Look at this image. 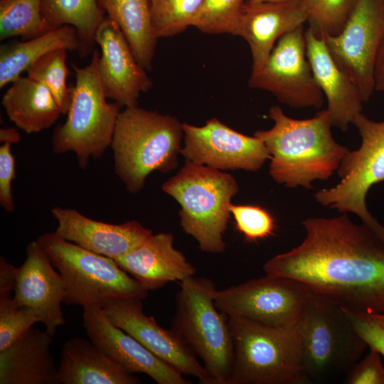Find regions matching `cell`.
<instances>
[{
  "label": "cell",
  "mask_w": 384,
  "mask_h": 384,
  "mask_svg": "<svg viewBox=\"0 0 384 384\" xmlns=\"http://www.w3.org/2000/svg\"><path fill=\"white\" fill-rule=\"evenodd\" d=\"M250 1L276 2V1H295V0H250Z\"/></svg>",
  "instance_id": "b9f144b4"
},
{
  "label": "cell",
  "mask_w": 384,
  "mask_h": 384,
  "mask_svg": "<svg viewBox=\"0 0 384 384\" xmlns=\"http://www.w3.org/2000/svg\"><path fill=\"white\" fill-rule=\"evenodd\" d=\"M59 384H139L141 380L90 340L75 336L63 346Z\"/></svg>",
  "instance_id": "cb8c5ba5"
},
{
  "label": "cell",
  "mask_w": 384,
  "mask_h": 384,
  "mask_svg": "<svg viewBox=\"0 0 384 384\" xmlns=\"http://www.w3.org/2000/svg\"><path fill=\"white\" fill-rule=\"evenodd\" d=\"M52 338L46 331L31 327L0 351V384H59Z\"/></svg>",
  "instance_id": "603a6c76"
},
{
  "label": "cell",
  "mask_w": 384,
  "mask_h": 384,
  "mask_svg": "<svg viewBox=\"0 0 384 384\" xmlns=\"http://www.w3.org/2000/svg\"><path fill=\"white\" fill-rule=\"evenodd\" d=\"M306 56L314 77L327 102L333 127L346 132L365 102L358 87L338 65L324 40L310 28L305 31Z\"/></svg>",
  "instance_id": "ffe728a7"
},
{
  "label": "cell",
  "mask_w": 384,
  "mask_h": 384,
  "mask_svg": "<svg viewBox=\"0 0 384 384\" xmlns=\"http://www.w3.org/2000/svg\"><path fill=\"white\" fill-rule=\"evenodd\" d=\"M41 13L51 29L64 25L76 29L80 57L85 58L93 52L97 30L105 18L97 0H42Z\"/></svg>",
  "instance_id": "83f0119b"
},
{
  "label": "cell",
  "mask_w": 384,
  "mask_h": 384,
  "mask_svg": "<svg viewBox=\"0 0 384 384\" xmlns=\"http://www.w3.org/2000/svg\"><path fill=\"white\" fill-rule=\"evenodd\" d=\"M1 105L9 119L27 134L51 127L63 114L50 90L28 76H20L11 82Z\"/></svg>",
  "instance_id": "d4e9b609"
},
{
  "label": "cell",
  "mask_w": 384,
  "mask_h": 384,
  "mask_svg": "<svg viewBox=\"0 0 384 384\" xmlns=\"http://www.w3.org/2000/svg\"><path fill=\"white\" fill-rule=\"evenodd\" d=\"M236 229L249 242H256L273 235L276 222L265 208L257 205H229Z\"/></svg>",
  "instance_id": "e575fe53"
},
{
  "label": "cell",
  "mask_w": 384,
  "mask_h": 384,
  "mask_svg": "<svg viewBox=\"0 0 384 384\" xmlns=\"http://www.w3.org/2000/svg\"><path fill=\"white\" fill-rule=\"evenodd\" d=\"M216 290L204 277L181 282L171 329L203 361L214 384H229L234 347L228 316L215 304Z\"/></svg>",
  "instance_id": "8992f818"
},
{
  "label": "cell",
  "mask_w": 384,
  "mask_h": 384,
  "mask_svg": "<svg viewBox=\"0 0 384 384\" xmlns=\"http://www.w3.org/2000/svg\"><path fill=\"white\" fill-rule=\"evenodd\" d=\"M234 356L229 384L309 383L297 326L275 328L228 317Z\"/></svg>",
  "instance_id": "52a82bcc"
},
{
  "label": "cell",
  "mask_w": 384,
  "mask_h": 384,
  "mask_svg": "<svg viewBox=\"0 0 384 384\" xmlns=\"http://www.w3.org/2000/svg\"><path fill=\"white\" fill-rule=\"evenodd\" d=\"M82 326L93 343L129 373H145L158 384L191 383L183 374L111 323L102 307H83Z\"/></svg>",
  "instance_id": "e0dca14e"
},
{
  "label": "cell",
  "mask_w": 384,
  "mask_h": 384,
  "mask_svg": "<svg viewBox=\"0 0 384 384\" xmlns=\"http://www.w3.org/2000/svg\"><path fill=\"white\" fill-rule=\"evenodd\" d=\"M302 242L263 265L355 312L384 313V238L347 213L309 218Z\"/></svg>",
  "instance_id": "6da1fadb"
},
{
  "label": "cell",
  "mask_w": 384,
  "mask_h": 384,
  "mask_svg": "<svg viewBox=\"0 0 384 384\" xmlns=\"http://www.w3.org/2000/svg\"><path fill=\"white\" fill-rule=\"evenodd\" d=\"M296 279L267 274L217 289L215 304L228 317L245 319L275 328L295 327L311 294Z\"/></svg>",
  "instance_id": "8fae6325"
},
{
  "label": "cell",
  "mask_w": 384,
  "mask_h": 384,
  "mask_svg": "<svg viewBox=\"0 0 384 384\" xmlns=\"http://www.w3.org/2000/svg\"><path fill=\"white\" fill-rule=\"evenodd\" d=\"M26 255L17 270L13 298L18 305L34 310L46 331L53 337L57 328L65 322L61 309L66 294L63 279L37 240L26 245Z\"/></svg>",
  "instance_id": "ac0fdd59"
},
{
  "label": "cell",
  "mask_w": 384,
  "mask_h": 384,
  "mask_svg": "<svg viewBox=\"0 0 384 384\" xmlns=\"http://www.w3.org/2000/svg\"><path fill=\"white\" fill-rule=\"evenodd\" d=\"M356 0H299L309 27L317 36H336L343 29Z\"/></svg>",
  "instance_id": "d6a6232c"
},
{
  "label": "cell",
  "mask_w": 384,
  "mask_h": 384,
  "mask_svg": "<svg viewBox=\"0 0 384 384\" xmlns=\"http://www.w3.org/2000/svg\"><path fill=\"white\" fill-rule=\"evenodd\" d=\"M79 48L76 29L70 25L55 28L23 42L2 44L0 47V88L20 77L46 53L60 48L78 51Z\"/></svg>",
  "instance_id": "4316f807"
},
{
  "label": "cell",
  "mask_w": 384,
  "mask_h": 384,
  "mask_svg": "<svg viewBox=\"0 0 384 384\" xmlns=\"http://www.w3.org/2000/svg\"><path fill=\"white\" fill-rule=\"evenodd\" d=\"M58 225L56 234L86 250L115 260L137 247L153 233L137 220L112 224L90 218L78 210L50 209Z\"/></svg>",
  "instance_id": "d6986e66"
},
{
  "label": "cell",
  "mask_w": 384,
  "mask_h": 384,
  "mask_svg": "<svg viewBox=\"0 0 384 384\" xmlns=\"http://www.w3.org/2000/svg\"><path fill=\"white\" fill-rule=\"evenodd\" d=\"M269 117L273 127L258 130L254 136L269 151L271 177L286 187L310 189L314 181L327 180L349 150L334 139L326 110L313 117L297 119L285 114L280 107L272 106Z\"/></svg>",
  "instance_id": "7a4b0ae2"
},
{
  "label": "cell",
  "mask_w": 384,
  "mask_h": 384,
  "mask_svg": "<svg viewBox=\"0 0 384 384\" xmlns=\"http://www.w3.org/2000/svg\"><path fill=\"white\" fill-rule=\"evenodd\" d=\"M343 308L368 346L384 357V313H361Z\"/></svg>",
  "instance_id": "d590c367"
},
{
  "label": "cell",
  "mask_w": 384,
  "mask_h": 384,
  "mask_svg": "<svg viewBox=\"0 0 384 384\" xmlns=\"http://www.w3.org/2000/svg\"><path fill=\"white\" fill-rule=\"evenodd\" d=\"M307 20V14L299 0L276 2L246 0L239 36L250 46L252 72L262 67L275 43L282 36L304 25Z\"/></svg>",
  "instance_id": "44dd1931"
},
{
  "label": "cell",
  "mask_w": 384,
  "mask_h": 384,
  "mask_svg": "<svg viewBox=\"0 0 384 384\" xmlns=\"http://www.w3.org/2000/svg\"><path fill=\"white\" fill-rule=\"evenodd\" d=\"M331 56L358 87L364 102L374 90L373 65L384 38V0H356L336 36L321 33Z\"/></svg>",
  "instance_id": "4fadbf2b"
},
{
  "label": "cell",
  "mask_w": 384,
  "mask_h": 384,
  "mask_svg": "<svg viewBox=\"0 0 384 384\" xmlns=\"http://www.w3.org/2000/svg\"><path fill=\"white\" fill-rule=\"evenodd\" d=\"M11 146L8 143L0 146V206L8 213L15 209L11 183L16 177V161Z\"/></svg>",
  "instance_id": "74e56055"
},
{
  "label": "cell",
  "mask_w": 384,
  "mask_h": 384,
  "mask_svg": "<svg viewBox=\"0 0 384 384\" xmlns=\"http://www.w3.org/2000/svg\"><path fill=\"white\" fill-rule=\"evenodd\" d=\"M369 351L343 378L346 384H384V366L381 354L368 347Z\"/></svg>",
  "instance_id": "8d00e7d4"
},
{
  "label": "cell",
  "mask_w": 384,
  "mask_h": 384,
  "mask_svg": "<svg viewBox=\"0 0 384 384\" xmlns=\"http://www.w3.org/2000/svg\"><path fill=\"white\" fill-rule=\"evenodd\" d=\"M184 146L180 154L195 164L218 170L256 171L270 159L258 137L240 133L216 118L201 127L183 124Z\"/></svg>",
  "instance_id": "5bb4252c"
},
{
  "label": "cell",
  "mask_w": 384,
  "mask_h": 384,
  "mask_svg": "<svg viewBox=\"0 0 384 384\" xmlns=\"http://www.w3.org/2000/svg\"><path fill=\"white\" fill-rule=\"evenodd\" d=\"M246 0H203L191 26L206 33L239 36L240 23Z\"/></svg>",
  "instance_id": "4dcf8cb0"
},
{
  "label": "cell",
  "mask_w": 384,
  "mask_h": 384,
  "mask_svg": "<svg viewBox=\"0 0 384 384\" xmlns=\"http://www.w3.org/2000/svg\"><path fill=\"white\" fill-rule=\"evenodd\" d=\"M361 136V144L355 151L348 150L337 173L339 182L314 194L316 201L339 213H352L362 223L384 238V226L369 212L366 196L375 184L384 181V121L368 119L363 112L353 123Z\"/></svg>",
  "instance_id": "30bf717a"
},
{
  "label": "cell",
  "mask_w": 384,
  "mask_h": 384,
  "mask_svg": "<svg viewBox=\"0 0 384 384\" xmlns=\"http://www.w3.org/2000/svg\"><path fill=\"white\" fill-rule=\"evenodd\" d=\"M249 87L272 93L293 108H320L324 95L306 56L304 25L282 36L262 67L252 72Z\"/></svg>",
  "instance_id": "7c38bea8"
},
{
  "label": "cell",
  "mask_w": 384,
  "mask_h": 384,
  "mask_svg": "<svg viewBox=\"0 0 384 384\" xmlns=\"http://www.w3.org/2000/svg\"><path fill=\"white\" fill-rule=\"evenodd\" d=\"M161 188L180 205V225L200 249L223 252V235L231 215L229 205L239 190L235 178L220 170L186 161Z\"/></svg>",
  "instance_id": "5b68a950"
},
{
  "label": "cell",
  "mask_w": 384,
  "mask_h": 384,
  "mask_svg": "<svg viewBox=\"0 0 384 384\" xmlns=\"http://www.w3.org/2000/svg\"><path fill=\"white\" fill-rule=\"evenodd\" d=\"M18 267L9 263L4 256L0 257V297L11 296L15 289Z\"/></svg>",
  "instance_id": "f35d334b"
},
{
  "label": "cell",
  "mask_w": 384,
  "mask_h": 384,
  "mask_svg": "<svg viewBox=\"0 0 384 384\" xmlns=\"http://www.w3.org/2000/svg\"><path fill=\"white\" fill-rule=\"evenodd\" d=\"M120 28L137 61L146 71L152 70L157 38L149 0H97Z\"/></svg>",
  "instance_id": "484cf974"
},
{
  "label": "cell",
  "mask_w": 384,
  "mask_h": 384,
  "mask_svg": "<svg viewBox=\"0 0 384 384\" xmlns=\"http://www.w3.org/2000/svg\"><path fill=\"white\" fill-rule=\"evenodd\" d=\"M102 308L111 323L181 374L197 378L201 384H214L203 365L181 338L172 329L159 326L153 316L144 314L141 299L112 298Z\"/></svg>",
  "instance_id": "9a60e30c"
},
{
  "label": "cell",
  "mask_w": 384,
  "mask_h": 384,
  "mask_svg": "<svg viewBox=\"0 0 384 384\" xmlns=\"http://www.w3.org/2000/svg\"><path fill=\"white\" fill-rule=\"evenodd\" d=\"M183 138V124L173 116L139 106L121 111L110 147L114 172L127 191L137 194L153 171L176 168Z\"/></svg>",
  "instance_id": "3957f363"
},
{
  "label": "cell",
  "mask_w": 384,
  "mask_h": 384,
  "mask_svg": "<svg viewBox=\"0 0 384 384\" xmlns=\"http://www.w3.org/2000/svg\"><path fill=\"white\" fill-rule=\"evenodd\" d=\"M157 38L171 37L191 26L203 0H149Z\"/></svg>",
  "instance_id": "1f68e13d"
},
{
  "label": "cell",
  "mask_w": 384,
  "mask_h": 384,
  "mask_svg": "<svg viewBox=\"0 0 384 384\" xmlns=\"http://www.w3.org/2000/svg\"><path fill=\"white\" fill-rule=\"evenodd\" d=\"M67 50H52L27 69V76L44 85L51 92L63 114H67L72 100L73 85L67 86L70 70L66 65Z\"/></svg>",
  "instance_id": "f546056e"
},
{
  "label": "cell",
  "mask_w": 384,
  "mask_h": 384,
  "mask_svg": "<svg viewBox=\"0 0 384 384\" xmlns=\"http://www.w3.org/2000/svg\"><path fill=\"white\" fill-rule=\"evenodd\" d=\"M100 53L94 50L88 65L72 63L75 73L72 100L65 122L53 133L51 145L55 154H75L85 169L90 159H100L110 147L122 107L107 102L98 74Z\"/></svg>",
  "instance_id": "ba28073f"
},
{
  "label": "cell",
  "mask_w": 384,
  "mask_h": 384,
  "mask_svg": "<svg viewBox=\"0 0 384 384\" xmlns=\"http://www.w3.org/2000/svg\"><path fill=\"white\" fill-rule=\"evenodd\" d=\"M42 0H0V41L29 40L51 31L41 13Z\"/></svg>",
  "instance_id": "f1b7e54d"
},
{
  "label": "cell",
  "mask_w": 384,
  "mask_h": 384,
  "mask_svg": "<svg viewBox=\"0 0 384 384\" xmlns=\"http://www.w3.org/2000/svg\"><path fill=\"white\" fill-rule=\"evenodd\" d=\"M36 322L40 319L34 310L18 305L11 296L0 297V351L9 348Z\"/></svg>",
  "instance_id": "836d02e7"
},
{
  "label": "cell",
  "mask_w": 384,
  "mask_h": 384,
  "mask_svg": "<svg viewBox=\"0 0 384 384\" xmlns=\"http://www.w3.org/2000/svg\"><path fill=\"white\" fill-rule=\"evenodd\" d=\"M114 260L147 291L170 282H181L196 272L185 255L174 247V235L167 233L152 234Z\"/></svg>",
  "instance_id": "7402d4cb"
},
{
  "label": "cell",
  "mask_w": 384,
  "mask_h": 384,
  "mask_svg": "<svg viewBox=\"0 0 384 384\" xmlns=\"http://www.w3.org/2000/svg\"><path fill=\"white\" fill-rule=\"evenodd\" d=\"M373 77L374 90L384 92V38L375 56Z\"/></svg>",
  "instance_id": "ab89813d"
},
{
  "label": "cell",
  "mask_w": 384,
  "mask_h": 384,
  "mask_svg": "<svg viewBox=\"0 0 384 384\" xmlns=\"http://www.w3.org/2000/svg\"><path fill=\"white\" fill-rule=\"evenodd\" d=\"M100 47L97 70L105 95L122 107L138 106L142 92L153 82L137 61L119 26L105 16L95 35Z\"/></svg>",
  "instance_id": "2e32d148"
},
{
  "label": "cell",
  "mask_w": 384,
  "mask_h": 384,
  "mask_svg": "<svg viewBox=\"0 0 384 384\" xmlns=\"http://www.w3.org/2000/svg\"><path fill=\"white\" fill-rule=\"evenodd\" d=\"M60 274L66 290L63 304L100 306L112 298L141 300L148 291L110 257L45 233L36 240Z\"/></svg>",
  "instance_id": "9c48e42d"
},
{
  "label": "cell",
  "mask_w": 384,
  "mask_h": 384,
  "mask_svg": "<svg viewBox=\"0 0 384 384\" xmlns=\"http://www.w3.org/2000/svg\"><path fill=\"white\" fill-rule=\"evenodd\" d=\"M21 141V134L16 128H1L0 129V142L3 144H12L19 143Z\"/></svg>",
  "instance_id": "60d3db41"
},
{
  "label": "cell",
  "mask_w": 384,
  "mask_h": 384,
  "mask_svg": "<svg viewBox=\"0 0 384 384\" xmlns=\"http://www.w3.org/2000/svg\"><path fill=\"white\" fill-rule=\"evenodd\" d=\"M297 329L302 366L309 383L343 380L368 348L343 306L313 292Z\"/></svg>",
  "instance_id": "277c9868"
}]
</instances>
